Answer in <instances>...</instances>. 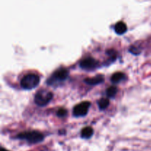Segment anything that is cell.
I'll use <instances>...</instances> for the list:
<instances>
[{"label":"cell","instance_id":"1","mask_svg":"<svg viewBox=\"0 0 151 151\" xmlns=\"http://www.w3.org/2000/svg\"><path fill=\"white\" fill-rule=\"evenodd\" d=\"M69 76V71L65 68L57 69L51 77L47 81V83L50 86H58L63 82Z\"/></svg>","mask_w":151,"mask_h":151},{"label":"cell","instance_id":"2","mask_svg":"<svg viewBox=\"0 0 151 151\" xmlns=\"http://www.w3.org/2000/svg\"><path fill=\"white\" fill-rule=\"evenodd\" d=\"M39 83V76L35 74H28L24 76L21 81V86L25 90H31L38 86Z\"/></svg>","mask_w":151,"mask_h":151},{"label":"cell","instance_id":"3","mask_svg":"<svg viewBox=\"0 0 151 151\" xmlns=\"http://www.w3.org/2000/svg\"><path fill=\"white\" fill-rule=\"evenodd\" d=\"M17 138L20 139L27 140L28 142L35 144L41 142L44 140V135L38 131H27V132L21 133L17 136Z\"/></svg>","mask_w":151,"mask_h":151},{"label":"cell","instance_id":"4","mask_svg":"<svg viewBox=\"0 0 151 151\" xmlns=\"http://www.w3.org/2000/svg\"><path fill=\"white\" fill-rule=\"evenodd\" d=\"M53 94L47 90H40L35 96V103L38 106H45L51 101Z\"/></svg>","mask_w":151,"mask_h":151},{"label":"cell","instance_id":"5","mask_svg":"<svg viewBox=\"0 0 151 151\" xmlns=\"http://www.w3.org/2000/svg\"><path fill=\"white\" fill-rule=\"evenodd\" d=\"M90 106H91V103H90V102L88 101L82 102V103H79L74 108L73 115L76 117L86 116L88 114Z\"/></svg>","mask_w":151,"mask_h":151},{"label":"cell","instance_id":"6","mask_svg":"<svg viewBox=\"0 0 151 151\" xmlns=\"http://www.w3.org/2000/svg\"><path fill=\"white\" fill-rule=\"evenodd\" d=\"M98 66V61L92 58H86L81 60L80 66L85 70H92Z\"/></svg>","mask_w":151,"mask_h":151},{"label":"cell","instance_id":"7","mask_svg":"<svg viewBox=\"0 0 151 151\" xmlns=\"http://www.w3.org/2000/svg\"><path fill=\"white\" fill-rule=\"evenodd\" d=\"M103 81H104V78H103V75H97L94 78H86V79L84 80L86 83L91 86L97 85V84L101 83L103 82Z\"/></svg>","mask_w":151,"mask_h":151},{"label":"cell","instance_id":"8","mask_svg":"<svg viewBox=\"0 0 151 151\" xmlns=\"http://www.w3.org/2000/svg\"><path fill=\"white\" fill-rule=\"evenodd\" d=\"M114 30L118 35H122L127 31V25L125 22H119L115 24Z\"/></svg>","mask_w":151,"mask_h":151},{"label":"cell","instance_id":"9","mask_svg":"<svg viewBox=\"0 0 151 151\" xmlns=\"http://www.w3.org/2000/svg\"><path fill=\"white\" fill-rule=\"evenodd\" d=\"M93 134H94V131H93L92 128L86 127L81 131V137L84 139H88L92 137Z\"/></svg>","mask_w":151,"mask_h":151},{"label":"cell","instance_id":"10","mask_svg":"<svg viewBox=\"0 0 151 151\" xmlns=\"http://www.w3.org/2000/svg\"><path fill=\"white\" fill-rule=\"evenodd\" d=\"M124 78H125V75L122 72H116L112 75L111 81L114 83H118L122 80H124Z\"/></svg>","mask_w":151,"mask_h":151},{"label":"cell","instance_id":"11","mask_svg":"<svg viewBox=\"0 0 151 151\" xmlns=\"http://www.w3.org/2000/svg\"><path fill=\"white\" fill-rule=\"evenodd\" d=\"M109 100L107 98H102L100 101L98 102V106L101 110H104L109 106Z\"/></svg>","mask_w":151,"mask_h":151},{"label":"cell","instance_id":"12","mask_svg":"<svg viewBox=\"0 0 151 151\" xmlns=\"http://www.w3.org/2000/svg\"><path fill=\"white\" fill-rule=\"evenodd\" d=\"M107 95L109 97H114L117 93V88L115 86H110L107 89Z\"/></svg>","mask_w":151,"mask_h":151},{"label":"cell","instance_id":"13","mask_svg":"<svg viewBox=\"0 0 151 151\" xmlns=\"http://www.w3.org/2000/svg\"><path fill=\"white\" fill-rule=\"evenodd\" d=\"M67 114V111L65 109H60L57 111V116H59V117H63V116H66Z\"/></svg>","mask_w":151,"mask_h":151},{"label":"cell","instance_id":"14","mask_svg":"<svg viewBox=\"0 0 151 151\" xmlns=\"http://www.w3.org/2000/svg\"><path fill=\"white\" fill-rule=\"evenodd\" d=\"M129 50L131 53H133V54L134 55H139L140 53V50H139L137 47H131Z\"/></svg>","mask_w":151,"mask_h":151},{"label":"cell","instance_id":"15","mask_svg":"<svg viewBox=\"0 0 151 151\" xmlns=\"http://www.w3.org/2000/svg\"><path fill=\"white\" fill-rule=\"evenodd\" d=\"M1 151H8V150H6V149H4V148H1Z\"/></svg>","mask_w":151,"mask_h":151}]
</instances>
